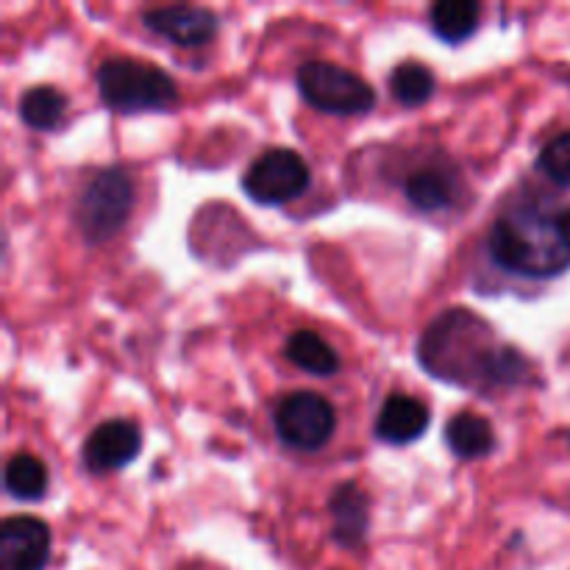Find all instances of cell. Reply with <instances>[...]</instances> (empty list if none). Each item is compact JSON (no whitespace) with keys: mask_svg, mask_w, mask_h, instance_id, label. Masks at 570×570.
<instances>
[{"mask_svg":"<svg viewBox=\"0 0 570 570\" xmlns=\"http://www.w3.org/2000/svg\"><path fill=\"white\" fill-rule=\"evenodd\" d=\"M295 83L306 104L328 115H367L376 106V92L371 83L332 61H304Z\"/></svg>","mask_w":570,"mask_h":570,"instance_id":"5b68a950","label":"cell"},{"mask_svg":"<svg viewBox=\"0 0 570 570\" xmlns=\"http://www.w3.org/2000/svg\"><path fill=\"white\" fill-rule=\"evenodd\" d=\"M482 20V6L473 0H440L429 11V26L443 42L460 45L476 33Z\"/></svg>","mask_w":570,"mask_h":570,"instance_id":"9a60e30c","label":"cell"},{"mask_svg":"<svg viewBox=\"0 0 570 570\" xmlns=\"http://www.w3.org/2000/svg\"><path fill=\"white\" fill-rule=\"evenodd\" d=\"M417 362L438 382L476 393L515 387L532 373V365L515 345L501 343L484 317L460 306L429 323L417 343Z\"/></svg>","mask_w":570,"mask_h":570,"instance_id":"6da1fadb","label":"cell"},{"mask_svg":"<svg viewBox=\"0 0 570 570\" xmlns=\"http://www.w3.org/2000/svg\"><path fill=\"white\" fill-rule=\"evenodd\" d=\"M284 354L293 362L295 367H301L304 373L312 376H334L340 371V356L321 334L315 332H295L289 334L287 345H284Z\"/></svg>","mask_w":570,"mask_h":570,"instance_id":"2e32d148","label":"cell"},{"mask_svg":"<svg viewBox=\"0 0 570 570\" xmlns=\"http://www.w3.org/2000/svg\"><path fill=\"white\" fill-rule=\"evenodd\" d=\"M445 445L456 460H484L495 449V429L476 412H460L445 426Z\"/></svg>","mask_w":570,"mask_h":570,"instance_id":"5bb4252c","label":"cell"},{"mask_svg":"<svg viewBox=\"0 0 570 570\" xmlns=\"http://www.w3.org/2000/svg\"><path fill=\"white\" fill-rule=\"evenodd\" d=\"M312 173L304 156L289 148H267L245 170L243 189L259 206H282L309 189Z\"/></svg>","mask_w":570,"mask_h":570,"instance_id":"8992f818","label":"cell"},{"mask_svg":"<svg viewBox=\"0 0 570 570\" xmlns=\"http://www.w3.org/2000/svg\"><path fill=\"white\" fill-rule=\"evenodd\" d=\"M142 22L148 31L159 33V37L170 39L173 45L181 48H198L215 39L220 20L206 6H156V9L142 11Z\"/></svg>","mask_w":570,"mask_h":570,"instance_id":"9c48e42d","label":"cell"},{"mask_svg":"<svg viewBox=\"0 0 570 570\" xmlns=\"http://www.w3.org/2000/svg\"><path fill=\"white\" fill-rule=\"evenodd\" d=\"M98 92L106 109L117 115L167 111L178 100L176 81L161 67L128 56H117L98 67Z\"/></svg>","mask_w":570,"mask_h":570,"instance_id":"3957f363","label":"cell"},{"mask_svg":"<svg viewBox=\"0 0 570 570\" xmlns=\"http://www.w3.org/2000/svg\"><path fill=\"white\" fill-rule=\"evenodd\" d=\"M538 167L557 184L570 189V131L557 134L543 145L538 156Z\"/></svg>","mask_w":570,"mask_h":570,"instance_id":"ffe728a7","label":"cell"},{"mask_svg":"<svg viewBox=\"0 0 570 570\" xmlns=\"http://www.w3.org/2000/svg\"><path fill=\"white\" fill-rule=\"evenodd\" d=\"M67 109V98L56 87H48V83H39V87H31L20 98V120L26 122L33 131H53L61 122Z\"/></svg>","mask_w":570,"mask_h":570,"instance_id":"ac0fdd59","label":"cell"},{"mask_svg":"<svg viewBox=\"0 0 570 570\" xmlns=\"http://www.w3.org/2000/svg\"><path fill=\"white\" fill-rule=\"evenodd\" d=\"M488 254L515 276H560L570 267V206L551 198L518 200L490 228Z\"/></svg>","mask_w":570,"mask_h":570,"instance_id":"7a4b0ae2","label":"cell"},{"mask_svg":"<svg viewBox=\"0 0 570 570\" xmlns=\"http://www.w3.org/2000/svg\"><path fill=\"white\" fill-rule=\"evenodd\" d=\"M337 415L323 395L298 390L276 410V434L295 451H317L332 440Z\"/></svg>","mask_w":570,"mask_h":570,"instance_id":"52a82bcc","label":"cell"},{"mask_svg":"<svg viewBox=\"0 0 570 570\" xmlns=\"http://www.w3.org/2000/svg\"><path fill=\"white\" fill-rule=\"evenodd\" d=\"M142 451V429L128 417L104 421L87 438L81 451V462L89 473H115L134 462Z\"/></svg>","mask_w":570,"mask_h":570,"instance_id":"ba28073f","label":"cell"},{"mask_svg":"<svg viewBox=\"0 0 570 570\" xmlns=\"http://www.w3.org/2000/svg\"><path fill=\"white\" fill-rule=\"evenodd\" d=\"M3 488L17 501H39L48 493V468L33 454H14L6 462Z\"/></svg>","mask_w":570,"mask_h":570,"instance_id":"e0dca14e","label":"cell"},{"mask_svg":"<svg viewBox=\"0 0 570 570\" xmlns=\"http://www.w3.org/2000/svg\"><path fill=\"white\" fill-rule=\"evenodd\" d=\"M332 538L343 549H360L371 529V495L356 482H343L328 501Z\"/></svg>","mask_w":570,"mask_h":570,"instance_id":"8fae6325","label":"cell"},{"mask_svg":"<svg viewBox=\"0 0 570 570\" xmlns=\"http://www.w3.org/2000/svg\"><path fill=\"white\" fill-rule=\"evenodd\" d=\"M434 87H438V78L421 61H404L390 72V92L406 109L426 104L434 95Z\"/></svg>","mask_w":570,"mask_h":570,"instance_id":"d6986e66","label":"cell"},{"mask_svg":"<svg viewBox=\"0 0 570 570\" xmlns=\"http://www.w3.org/2000/svg\"><path fill=\"white\" fill-rule=\"evenodd\" d=\"M460 173L449 161H432V165L415 167L404 178V195L415 209L421 212H443L456 204L460 198Z\"/></svg>","mask_w":570,"mask_h":570,"instance_id":"7c38bea8","label":"cell"},{"mask_svg":"<svg viewBox=\"0 0 570 570\" xmlns=\"http://www.w3.org/2000/svg\"><path fill=\"white\" fill-rule=\"evenodd\" d=\"M134 209V184L122 167H104L83 184L76 200V226L89 245H104L122 232Z\"/></svg>","mask_w":570,"mask_h":570,"instance_id":"277c9868","label":"cell"},{"mask_svg":"<svg viewBox=\"0 0 570 570\" xmlns=\"http://www.w3.org/2000/svg\"><path fill=\"white\" fill-rule=\"evenodd\" d=\"M429 421H432V412L423 401L404 393H393L387 395L376 417V438L390 445H410L426 434Z\"/></svg>","mask_w":570,"mask_h":570,"instance_id":"4fadbf2b","label":"cell"},{"mask_svg":"<svg viewBox=\"0 0 570 570\" xmlns=\"http://www.w3.org/2000/svg\"><path fill=\"white\" fill-rule=\"evenodd\" d=\"M50 529L39 518H6L0 527V570H45Z\"/></svg>","mask_w":570,"mask_h":570,"instance_id":"30bf717a","label":"cell"}]
</instances>
